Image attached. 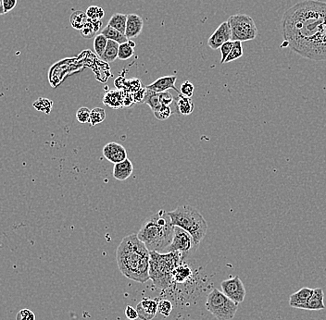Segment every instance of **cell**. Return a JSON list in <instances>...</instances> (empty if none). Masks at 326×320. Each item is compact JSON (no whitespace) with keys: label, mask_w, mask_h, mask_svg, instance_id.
<instances>
[{"label":"cell","mask_w":326,"mask_h":320,"mask_svg":"<svg viewBox=\"0 0 326 320\" xmlns=\"http://www.w3.org/2000/svg\"><path fill=\"white\" fill-rule=\"evenodd\" d=\"M284 41L294 52L312 61H326V3L305 0L285 11Z\"/></svg>","instance_id":"1"},{"label":"cell","mask_w":326,"mask_h":320,"mask_svg":"<svg viewBox=\"0 0 326 320\" xmlns=\"http://www.w3.org/2000/svg\"><path fill=\"white\" fill-rule=\"evenodd\" d=\"M149 251L137 234H130L121 240L116 250V261L121 273L139 283L149 280Z\"/></svg>","instance_id":"2"},{"label":"cell","mask_w":326,"mask_h":320,"mask_svg":"<svg viewBox=\"0 0 326 320\" xmlns=\"http://www.w3.org/2000/svg\"><path fill=\"white\" fill-rule=\"evenodd\" d=\"M173 231L174 226L168 212L161 209L144 219L137 237L149 252L165 253L173 241Z\"/></svg>","instance_id":"3"},{"label":"cell","mask_w":326,"mask_h":320,"mask_svg":"<svg viewBox=\"0 0 326 320\" xmlns=\"http://www.w3.org/2000/svg\"><path fill=\"white\" fill-rule=\"evenodd\" d=\"M149 278L153 285L160 290H167L173 285L174 269L184 261L180 252L158 253L149 252Z\"/></svg>","instance_id":"4"},{"label":"cell","mask_w":326,"mask_h":320,"mask_svg":"<svg viewBox=\"0 0 326 320\" xmlns=\"http://www.w3.org/2000/svg\"><path fill=\"white\" fill-rule=\"evenodd\" d=\"M168 214L173 226L188 232L194 238L196 246H200L208 231V224L203 216L188 204L180 205Z\"/></svg>","instance_id":"5"},{"label":"cell","mask_w":326,"mask_h":320,"mask_svg":"<svg viewBox=\"0 0 326 320\" xmlns=\"http://www.w3.org/2000/svg\"><path fill=\"white\" fill-rule=\"evenodd\" d=\"M206 309L218 320H232L238 312V304L215 288L207 297Z\"/></svg>","instance_id":"6"},{"label":"cell","mask_w":326,"mask_h":320,"mask_svg":"<svg viewBox=\"0 0 326 320\" xmlns=\"http://www.w3.org/2000/svg\"><path fill=\"white\" fill-rule=\"evenodd\" d=\"M232 33V41L247 42L258 35V29L254 20L247 14H234L227 20Z\"/></svg>","instance_id":"7"},{"label":"cell","mask_w":326,"mask_h":320,"mask_svg":"<svg viewBox=\"0 0 326 320\" xmlns=\"http://www.w3.org/2000/svg\"><path fill=\"white\" fill-rule=\"evenodd\" d=\"M197 247L198 246H196L194 238L188 232L181 228L174 227L173 241L167 247L165 253L180 252L183 255V258L185 260L188 256H190V255L197 249Z\"/></svg>","instance_id":"8"},{"label":"cell","mask_w":326,"mask_h":320,"mask_svg":"<svg viewBox=\"0 0 326 320\" xmlns=\"http://www.w3.org/2000/svg\"><path fill=\"white\" fill-rule=\"evenodd\" d=\"M221 288L222 292L234 303L241 304L245 300L246 289L238 276L222 281Z\"/></svg>","instance_id":"9"},{"label":"cell","mask_w":326,"mask_h":320,"mask_svg":"<svg viewBox=\"0 0 326 320\" xmlns=\"http://www.w3.org/2000/svg\"><path fill=\"white\" fill-rule=\"evenodd\" d=\"M232 40V33L229 26L228 22H224L220 24L219 27L216 29L214 33L210 35L208 40V46L212 50L220 49V47L224 45V43L228 42Z\"/></svg>","instance_id":"10"},{"label":"cell","mask_w":326,"mask_h":320,"mask_svg":"<svg viewBox=\"0 0 326 320\" xmlns=\"http://www.w3.org/2000/svg\"><path fill=\"white\" fill-rule=\"evenodd\" d=\"M103 156L113 164L121 162L127 158V151L123 145L112 142L106 144L103 148Z\"/></svg>","instance_id":"11"},{"label":"cell","mask_w":326,"mask_h":320,"mask_svg":"<svg viewBox=\"0 0 326 320\" xmlns=\"http://www.w3.org/2000/svg\"><path fill=\"white\" fill-rule=\"evenodd\" d=\"M138 317L144 320L153 319L158 313V301L157 299L144 298L136 306Z\"/></svg>","instance_id":"12"},{"label":"cell","mask_w":326,"mask_h":320,"mask_svg":"<svg viewBox=\"0 0 326 320\" xmlns=\"http://www.w3.org/2000/svg\"><path fill=\"white\" fill-rule=\"evenodd\" d=\"M176 80V76H163L156 80L152 84L147 85L146 89L158 93L166 92L169 89H173L178 93H180V91H178L177 88L175 87Z\"/></svg>","instance_id":"13"},{"label":"cell","mask_w":326,"mask_h":320,"mask_svg":"<svg viewBox=\"0 0 326 320\" xmlns=\"http://www.w3.org/2000/svg\"><path fill=\"white\" fill-rule=\"evenodd\" d=\"M297 308L298 309H304V310L318 311L322 310L325 308L324 306V293L321 288H316L313 289L312 296L307 300L306 304L298 306Z\"/></svg>","instance_id":"14"},{"label":"cell","mask_w":326,"mask_h":320,"mask_svg":"<svg viewBox=\"0 0 326 320\" xmlns=\"http://www.w3.org/2000/svg\"><path fill=\"white\" fill-rule=\"evenodd\" d=\"M144 27L143 19L137 14L127 15L126 23L125 36L128 39L138 37Z\"/></svg>","instance_id":"15"},{"label":"cell","mask_w":326,"mask_h":320,"mask_svg":"<svg viewBox=\"0 0 326 320\" xmlns=\"http://www.w3.org/2000/svg\"><path fill=\"white\" fill-rule=\"evenodd\" d=\"M134 166L128 158L120 163L114 164L113 177L118 181H123L127 180L133 174Z\"/></svg>","instance_id":"16"},{"label":"cell","mask_w":326,"mask_h":320,"mask_svg":"<svg viewBox=\"0 0 326 320\" xmlns=\"http://www.w3.org/2000/svg\"><path fill=\"white\" fill-rule=\"evenodd\" d=\"M192 278H193V271L191 268L189 267V265L182 262L173 271V283H178V284L187 283Z\"/></svg>","instance_id":"17"},{"label":"cell","mask_w":326,"mask_h":320,"mask_svg":"<svg viewBox=\"0 0 326 320\" xmlns=\"http://www.w3.org/2000/svg\"><path fill=\"white\" fill-rule=\"evenodd\" d=\"M313 289L309 287L301 288L298 292H294L289 297V305L297 308L298 306H301L307 303L310 297L312 296Z\"/></svg>","instance_id":"18"},{"label":"cell","mask_w":326,"mask_h":320,"mask_svg":"<svg viewBox=\"0 0 326 320\" xmlns=\"http://www.w3.org/2000/svg\"><path fill=\"white\" fill-rule=\"evenodd\" d=\"M176 107L177 110L183 116H188L194 111L195 104L192 100V98L184 97L181 93L178 95L176 98Z\"/></svg>","instance_id":"19"},{"label":"cell","mask_w":326,"mask_h":320,"mask_svg":"<svg viewBox=\"0 0 326 320\" xmlns=\"http://www.w3.org/2000/svg\"><path fill=\"white\" fill-rule=\"evenodd\" d=\"M103 102L106 106L116 109L123 106L124 98L120 91L112 90L105 95V97L103 98Z\"/></svg>","instance_id":"20"},{"label":"cell","mask_w":326,"mask_h":320,"mask_svg":"<svg viewBox=\"0 0 326 320\" xmlns=\"http://www.w3.org/2000/svg\"><path fill=\"white\" fill-rule=\"evenodd\" d=\"M100 27H102L101 21L88 19L87 23L84 25V28L80 30L81 35L85 39H91L100 30Z\"/></svg>","instance_id":"21"},{"label":"cell","mask_w":326,"mask_h":320,"mask_svg":"<svg viewBox=\"0 0 326 320\" xmlns=\"http://www.w3.org/2000/svg\"><path fill=\"white\" fill-rule=\"evenodd\" d=\"M119 47L120 44L112 41V40H107V45L105 52L101 57V60L105 62H113L116 59H118V53H119Z\"/></svg>","instance_id":"22"},{"label":"cell","mask_w":326,"mask_h":320,"mask_svg":"<svg viewBox=\"0 0 326 320\" xmlns=\"http://www.w3.org/2000/svg\"><path fill=\"white\" fill-rule=\"evenodd\" d=\"M126 23H127V15L122 13H115L112 15V18L108 21L107 25L112 26V28L116 29L120 33L125 35Z\"/></svg>","instance_id":"23"},{"label":"cell","mask_w":326,"mask_h":320,"mask_svg":"<svg viewBox=\"0 0 326 320\" xmlns=\"http://www.w3.org/2000/svg\"><path fill=\"white\" fill-rule=\"evenodd\" d=\"M101 33L107 38V40L115 41L120 45L126 43L129 40L124 34L117 31L116 29L112 28V26H110V25H107L106 27H104L101 31Z\"/></svg>","instance_id":"24"},{"label":"cell","mask_w":326,"mask_h":320,"mask_svg":"<svg viewBox=\"0 0 326 320\" xmlns=\"http://www.w3.org/2000/svg\"><path fill=\"white\" fill-rule=\"evenodd\" d=\"M88 21L87 15L84 11H75L70 15V23L71 26L76 30H82Z\"/></svg>","instance_id":"25"},{"label":"cell","mask_w":326,"mask_h":320,"mask_svg":"<svg viewBox=\"0 0 326 320\" xmlns=\"http://www.w3.org/2000/svg\"><path fill=\"white\" fill-rule=\"evenodd\" d=\"M144 103L149 106L152 111L158 109V107H161V104L159 102L158 93H155L153 91H150V90H148V89H146Z\"/></svg>","instance_id":"26"},{"label":"cell","mask_w":326,"mask_h":320,"mask_svg":"<svg viewBox=\"0 0 326 320\" xmlns=\"http://www.w3.org/2000/svg\"><path fill=\"white\" fill-rule=\"evenodd\" d=\"M107 38L103 35L102 33H99L98 34L95 39H94V49L97 53V55L98 57H102L105 49L107 47Z\"/></svg>","instance_id":"27"},{"label":"cell","mask_w":326,"mask_h":320,"mask_svg":"<svg viewBox=\"0 0 326 320\" xmlns=\"http://www.w3.org/2000/svg\"><path fill=\"white\" fill-rule=\"evenodd\" d=\"M33 107L38 111L44 112L46 114H49L53 107V102L50 99L40 98L33 104Z\"/></svg>","instance_id":"28"},{"label":"cell","mask_w":326,"mask_h":320,"mask_svg":"<svg viewBox=\"0 0 326 320\" xmlns=\"http://www.w3.org/2000/svg\"><path fill=\"white\" fill-rule=\"evenodd\" d=\"M106 119V111L100 107H95L91 110L90 115V124L91 126L98 125L105 121Z\"/></svg>","instance_id":"29"},{"label":"cell","mask_w":326,"mask_h":320,"mask_svg":"<svg viewBox=\"0 0 326 320\" xmlns=\"http://www.w3.org/2000/svg\"><path fill=\"white\" fill-rule=\"evenodd\" d=\"M134 54H135V48L131 47L128 41L120 45L118 59H120L121 61H127L134 56Z\"/></svg>","instance_id":"30"},{"label":"cell","mask_w":326,"mask_h":320,"mask_svg":"<svg viewBox=\"0 0 326 320\" xmlns=\"http://www.w3.org/2000/svg\"><path fill=\"white\" fill-rule=\"evenodd\" d=\"M242 42L240 41H233V46L232 50L230 52L227 59L225 60L224 63H229L231 61H236L240 59L243 56Z\"/></svg>","instance_id":"31"},{"label":"cell","mask_w":326,"mask_h":320,"mask_svg":"<svg viewBox=\"0 0 326 320\" xmlns=\"http://www.w3.org/2000/svg\"><path fill=\"white\" fill-rule=\"evenodd\" d=\"M173 309V303L166 299H161L158 301V312L163 316L167 317L171 315Z\"/></svg>","instance_id":"32"},{"label":"cell","mask_w":326,"mask_h":320,"mask_svg":"<svg viewBox=\"0 0 326 320\" xmlns=\"http://www.w3.org/2000/svg\"><path fill=\"white\" fill-rule=\"evenodd\" d=\"M153 114L155 118L158 120V121H165L169 119L171 115H172V108L170 106H162L158 107V109L154 110Z\"/></svg>","instance_id":"33"},{"label":"cell","mask_w":326,"mask_h":320,"mask_svg":"<svg viewBox=\"0 0 326 320\" xmlns=\"http://www.w3.org/2000/svg\"><path fill=\"white\" fill-rule=\"evenodd\" d=\"M85 13L87 15L88 19L98 20V21H101L103 17L105 16V11H104V10L101 9L100 7H98V6H91V7H89Z\"/></svg>","instance_id":"34"},{"label":"cell","mask_w":326,"mask_h":320,"mask_svg":"<svg viewBox=\"0 0 326 320\" xmlns=\"http://www.w3.org/2000/svg\"><path fill=\"white\" fill-rule=\"evenodd\" d=\"M90 115L91 110L87 107H80L76 112V120L79 121L80 123H89L90 122Z\"/></svg>","instance_id":"35"},{"label":"cell","mask_w":326,"mask_h":320,"mask_svg":"<svg viewBox=\"0 0 326 320\" xmlns=\"http://www.w3.org/2000/svg\"><path fill=\"white\" fill-rule=\"evenodd\" d=\"M194 90H195L194 84H192L191 82H189V81H186V82L183 83L182 85H181L180 93L183 95L184 97L192 98V96H193V93H194Z\"/></svg>","instance_id":"36"},{"label":"cell","mask_w":326,"mask_h":320,"mask_svg":"<svg viewBox=\"0 0 326 320\" xmlns=\"http://www.w3.org/2000/svg\"><path fill=\"white\" fill-rule=\"evenodd\" d=\"M233 46V41H228V42L224 43L222 47H220V50L222 53V60H221V64H224L225 60L227 59L230 52L232 50Z\"/></svg>","instance_id":"37"},{"label":"cell","mask_w":326,"mask_h":320,"mask_svg":"<svg viewBox=\"0 0 326 320\" xmlns=\"http://www.w3.org/2000/svg\"><path fill=\"white\" fill-rule=\"evenodd\" d=\"M16 320H35V315L33 311L24 308L18 312L16 315Z\"/></svg>","instance_id":"38"},{"label":"cell","mask_w":326,"mask_h":320,"mask_svg":"<svg viewBox=\"0 0 326 320\" xmlns=\"http://www.w3.org/2000/svg\"><path fill=\"white\" fill-rule=\"evenodd\" d=\"M159 97V102L162 106H171L173 102V97L172 93H169L168 91L158 93Z\"/></svg>","instance_id":"39"},{"label":"cell","mask_w":326,"mask_h":320,"mask_svg":"<svg viewBox=\"0 0 326 320\" xmlns=\"http://www.w3.org/2000/svg\"><path fill=\"white\" fill-rule=\"evenodd\" d=\"M125 315L127 319H135L138 317L136 308H134L132 306H126Z\"/></svg>","instance_id":"40"},{"label":"cell","mask_w":326,"mask_h":320,"mask_svg":"<svg viewBox=\"0 0 326 320\" xmlns=\"http://www.w3.org/2000/svg\"><path fill=\"white\" fill-rule=\"evenodd\" d=\"M6 13H9L17 6V0H3Z\"/></svg>","instance_id":"41"},{"label":"cell","mask_w":326,"mask_h":320,"mask_svg":"<svg viewBox=\"0 0 326 320\" xmlns=\"http://www.w3.org/2000/svg\"><path fill=\"white\" fill-rule=\"evenodd\" d=\"M6 14L5 9H4V4H3V0H0V15Z\"/></svg>","instance_id":"42"},{"label":"cell","mask_w":326,"mask_h":320,"mask_svg":"<svg viewBox=\"0 0 326 320\" xmlns=\"http://www.w3.org/2000/svg\"><path fill=\"white\" fill-rule=\"evenodd\" d=\"M128 43H129V45H130L131 47H134V48H135V43L134 42V41H132V40H131V39H129V40H128Z\"/></svg>","instance_id":"43"},{"label":"cell","mask_w":326,"mask_h":320,"mask_svg":"<svg viewBox=\"0 0 326 320\" xmlns=\"http://www.w3.org/2000/svg\"><path fill=\"white\" fill-rule=\"evenodd\" d=\"M126 320H144V319H142V318H140V317H137V318H135V319H126Z\"/></svg>","instance_id":"44"}]
</instances>
